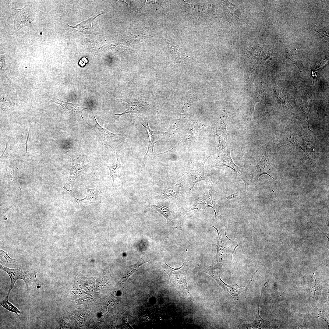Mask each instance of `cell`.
Segmentation results:
<instances>
[{
  "mask_svg": "<svg viewBox=\"0 0 329 329\" xmlns=\"http://www.w3.org/2000/svg\"><path fill=\"white\" fill-rule=\"evenodd\" d=\"M162 269L169 276L170 281L178 293L194 300L190 293L187 283L186 276L188 270L187 262L177 268H172L168 266L164 260Z\"/></svg>",
  "mask_w": 329,
  "mask_h": 329,
  "instance_id": "obj_1",
  "label": "cell"
},
{
  "mask_svg": "<svg viewBox=\"0 0 329 329\" xmlns=\"http://www.w3.org/2000/svg\"><path fill=\"white\" fill-rule=\"evenodd\" d=\"M210 226L216 229L218 236L217 247V261L232 262L233 254L238 246L237 243L232 240H229L228 238L226 242H224L222 239L221 234L218 229L214 226Z\"/></svg>",
  "mask_w": 329,
  "mask_h": 329,
  "instance_id": "obj_2",
  "label": "cell"
},
{
  "mask_svg": "<svg viewBox=\"0 0 329 329\" xmlns=\"http://www.w3.org/2000/svg\"><path fill=\"white\" fill-rule=\"evenodd\" d=\"M11 12L14 22V33L29 25L34 20V16L30 5L21 9L12 8Z\"/></svg>",
  "mask_w": 329,
  "mask_h": 329,
  "instance_id": "obj_3",
  "label": "cell"
},
{
  "mask_svg": "<svg viewBox=\"0 0 329 329\" xmlns=\"http://www.w3.org/2000/svg\"><path fill=\"white\" fill-rule=\"evenodd\" d=\"M0 269L9 275L11 281L10 286L8 294L9 295L14 286L16 281L19 279L23 280L25 282L27 289L33 281V273L20 270L19 268L10 269L0 264Z\"/></svg>",
  "mask_w": 329,
  "mask_h": 329,
  "instance_id": "obj_4",
  "label": "cell"
},
{
  "mask_svg": "<svg viewBox=\"0 0 329 329\" xmlns=\"http://www.w3.org/2000/svg\"><path fill=\"white\" fill-rule=\"evenodd\" d=\"M120 100L127 102L129 104V107L123 113L118 114H115L116 115H122L128 113L133 114L146 112L151 109L150 105L148 103L144 100L136 99Z\"/></svg>",
  "mask_w": 329,
  "mask_h": 329,
  "instance_id": "obj_5",
  "label": "cell"
},
{
  "mask_svg": "<svg viewBox=\"0 0 329 329\" xmlns=\"http://www.w3.org/2000/svg\"><path fill=\"white\" fill-rule=\"evenodd\" d=\"M271 167L268 156L266 152L260 156L257 166L256 171L252 175V179L254 181H257L259 177L263 174H267L272 178L271 175Z\"/></svg>",
  "mask_w": 329,
  "mask_h": 329,
  "instance_id": "obj_6",
  "label": "cell"
},
{
  "mask_svg": "<svg viewBox=\"0 0 329 329\" xmlns=\"http://www.w3.org/2000/svg\"><path fill=\"white\" fill-rule=\"evenodd\" d=\"M72 158V164L70 170V177L67 186H69L70 189L73 187V183L75 180L79 176L82 174L83 170V164L77 157H73L69 155Z\"/></svg>",
  "mask_w": 329,
  "mask_h": 329,
  "instance_id": "obj_7",
  "label": "cell"
},
{
  "mask_svg": "<svg viewBox=\"0 0 329 329\" xmlns=\"http://www.w3.org/2000/svg\"><path fill=\"white\" fill-rule=\"evenodd\" d=\"M217 163L216 166H224L228 167L234 171L238 172L240 176H242L241 178L243 177L242 173L239 168L235 164L232 160L229 150H227L218 157Z\"/></svg>",
  "mask_w": 329,
  "mask_h": 329,
  "instance_id": "obj_8",
  "label": "cell"
},
{
  "mask_svg": "<svg viewBox=\"0 0 329 329\" xmlns=\"http://www.w3.org/2000/svg\"><path fill=\"white\" fill-rule=\"evenodd\" d=\"M85 186L87 189L86 197L82 199L79 200L74 197L78 203V205H85L90 204L92 203H97L99 201L100 197L99 192L97 187L96 188L90 189L86 185Z\"/></svg>",
  "mask_w": 329,
  "mask_h": 329,
  "instance_id": "obj_9",
  "label": "cell"
},
{
  "mask_svg": "<svg viewBox=\"0 0 329 329\" xmlns=\"http://www.w3.org/2000/svg\"><path fill=\"white\" fill-rule=\"evenodd\" d=\"M140 123L145 128L149 136V142L147 152L144 157V159H145L147 156L154 154V145L155 143L158 141L156 140V134L157 132L153 131L150 129L148 125L147 120L143 124L141 122Z\"/></svg>",
  "mask_w": 329,
  "mask_h": 329,
  "instance_id": "obj_10",
  "label": "cell"
},
{
  "mask_svg": "<svg viewBox=\"0 0 329 329\" xmlns=\"http://www.w3.org/2000/svg\"><path fill=\"white\" fill-rule=\"evenodd\" d=\"M94 116L95 120L94 127L95 131L97 134L102 139L104 140L110 141L120 135L112 133L101 126L97 122L94 113Z\"/></svg>",
  "mask_w": 329,
  "mask_h": 329,
  "instance_id": "obj_11",
  "label": "cell"
},
{
  "mask_svg": "<svg viewBox=\"0 0 329 329\" xmlns=\"http://www.w3.org/2000/svg\"><path fill=\"white\" fill-rule=\"evenodd\" d=\"M205 200L207 203V207H211L213 209L215 213L216 218L218 216H221L218 203L210 189L207 187L206 189Z\"/></svg>",
  "mask_w": 329,
  "mask_h": 329,
  "instance_id": "obj_12",
  "label": "cell"
},
{
  "mask_svg": "<svg viewBox=\"0 0 329 329\" xmlns=\"http://www.w3.org/2000/svg\"><path fill=\"white\" fill-rule=\"evenodd\" d=\"M117 160L115 164L113 165L109 166L107 165L110 170L109 175L111 177L113 180V186L114 183V180L117 177H119L122 173V165L121 161V159L117 153Z\"/></svg>",
  "mask_w": 329,
  "mask_h": 329,
  "instance_id": "obj_13",
  "label": "cell"
},
{
  "mask_svg": "<svg viewBox=\"0 0 329 329\" xmlns=\"http://www.w3.org/2000/svg\"><path fill=\"white\" fill-rule=\"evenodd\" d=\"M147 262L143 259H140L135 264L128 267L120 281V285H122L132 274L138 270L140 266Z\"/></svg>",
  "mask_w": 329,
  "mask_h": 329,
  "instance_id": "obj_14",
  "label": "cell"
},
{
  "mask_svg": "<svg viewBox=\"0 0 329 329\" xmlns=\"http://www.w3.org/2000/svg\"><path fill=\"white\" fill-rule=\"evenodd\" d=\"M9 295L7 294L6 296L2 302L0 303L1 306L11 312L15 313L19 315L18 313H20V311L15 306L8 301Z\"/></svg>",
  "mask_w": 329,
  "mask_h": 329,
  "instance_id": "obj_15",
  "label": "cell"
},
{
  "mask_svg": "<svg viewBox=\"0 0 329 329\" xmlns=\"http://www.w3.org/2000/svg\"><path fill=\"white\" fill-rule=\"evenodd\" d=\"M151 207L162 214L166 218L167 222H168L169 218V211L168 208L161 206H157L155 205H153Z\"/></svg>",
  "mask_w": 329,
  "mask_h": 329,
  "instance_id": "obj_16",
  "label": "cell"
},
{
  "mask_svg": "<svg viewBox=\"0 0 329 329\" xmlns=\"http://www.w3.org/2000/svg\"><path fill=\"white\" fill-rule=\"evenodd\" d=\"M55 103L60 104L64 111L71 110L76 107L75 104L64 101L58 99H57Z\"/></svg>",
  "mask_w": 329,
  "mask_h": 329,
  "instance_id": "obj_17",
  "label": "cell"
},
{
  "mask_svg": "<svg viewBox=\"0 0 329 329\" xmlns=\"http://www.w3.org/2000/svg\"><path fill=\"white\" fill-rule=\"evenodd\" d=\"M0 256L1 260L5 261L7 264H12L16 262L15 259L10 257L7 252L1 249H0Z\"/></svg>",
  "mask_w": 329,
  "mask_h": 329,
  "instance_id": "obj_18",
  "label": "cell"
},
{
  "mask_svg": "<svg viewBox=\"0 0 329 329\" xmlns=\"http://www.w3.org/2000/svg\"><path fill=\"white\" fill-rule=\"evenodd\" d=\"M207 207L206 203L203 200H200L197 201L194 205L193 208L194 209H204Z\"/></svg>",
  "mask_w": 329,
  "mask_h": 329,
  "instance_id": "obj_19",
  "label": "cell"
},
{
  "mask_svg": "<svg viewBox=\"0 0 329 329\" xmlns=\"http://www.w3.org/2000/svg\"><path fill=\"white\" fill-rule=\"evenodd\" d=\"M239 196L238 193H235L231 194L226 197V198L228 200H232L236 198Z\"/></svg>",
  "mask_w": 329,
  "mask_h": 329,
  "instance_id": "obj_20",
  "label": "cell"
},
{
  "mask_svg": "<svg viewBox=\"0 0 329 329\" xmlns=\"http://www.w3.org/2000/svg\"><path fill=\"white\" fill-rule=\"evenodd\" d=\"M32 122H31L30 123V128H29V132H28V135H27V140H26V143H25V146H26V152L25 154H26L27 153V142H28V138L29 137V135L30 132V128H31V125Z\"/></svg>",
  "mask_w": 329,
  "mask_h": 329,
  "instance_id": "obj_21",
  "label": "cell"
},
{
  "mask_svg": "<svg viewBox=\"0 0 329 329\" xmlns=\"http://www.w3.org/2000/svg\"><path fill=\"white\" fill-rule=\"evenodd\" d=\"M6 145L5 147V149L4 151H3V152L2 153V155H1V157L3 155L4 153L5 152V150H6V149L7 148V146H8V143L7 142H6Z\"/></svg>",
  "mask_w": 329,
  "mask_h": 329,
  "instance_id": "obj_22",
  "label": "cell"
},
{
  "mask_svg": "<svg viewBox=\"0 0 329 329\" xmlns=\"http://www.w3.org/2000/svg\"><path fill=\"white\" fill-rule=\"evenodd\" d=\"M318 229L319 230V231H321V233H322L323 234V235H324V236H326V237H327V238H328V237H327V235H325V234H327V235H328V234H327V233H324V232H322V231H321V230H320V229H319V228H318Z\"/></svg>",
  "mask_w": 329,
  "mask_h": 329,
  "instance_id": "obj_23",
  "label": "cell"
}]
</instances>
